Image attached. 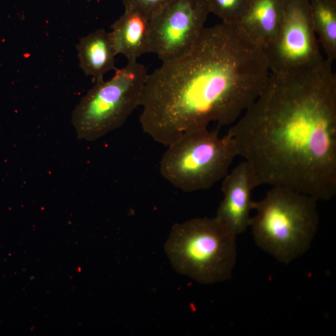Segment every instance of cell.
Masks as SVG:
<instances>
[{
  "label": "cell",
  "mask_w": 336,
  "mask_h": 336,
  "mask_svg": "<svg viewBox=\"0 0 336 336\" xmlns=\"http://www.w3.org/2000/svg\"><path fill=\"white\" fill-rule=\"evenodd\" d=\"M313 68L270 73L265 87L230 127L238 157L258 186L294 189L317 201L336 194V76Z\"/></svg>",
  "instance_id": "cell-1"
},
{
  "label": "cell",
  "mask_w": 336,
  "mask_h": 336,
  "mask_svg": "<svg viewBox=\"0 0 336 336\" xmlns=\"http://www.w3.org/2000/svg\"><path fill=\"white\" fill-rule=\"evenodd\" d=\"M270 74L263 48L238 25L205 28L189 54L148 74L139 102L141 128L168 146L210 124H234Z\"/></svg>",
  "instance_id": "cell-2"
},
{
  "label": "cell",
  "mask_w": 336,
  "mask_h": 336,
  "mask_svg": "<svg viewBox=\"0 0 336 336\" xmlns=\"http://www.w3.org/2000/svg\"><path fill=\"white\" fill-rule=\"evenodd\" d=\"M317 201L287 187L272 186L253 201L251 227L258 247L280 262L289 264L310 248L318 229Z\"/></svg>",
  "instance_id": "cell-3"
},
{
  "label": "cell",
  "mask_w": 336,
  "mask_h": 336,
  "mask_svg": "<svg viewBox=\"0 0 336 336\" xmlns=\"http://www.w3.org/2000/svg\"><path fill=\"white\" fill-rule=\"evenodd\" d=\"M236 237L215 217L194 218L172 227L165 250L179 274L201 284H214L232 277Z\"/></svg>",
  "instance_id": "cell-4"
},
{
  "label": "cell",
  "mask_w": 336,
  "mask_h": 336,
  "mask_svg": "<svg viewBox=\"0 0 336 336\" xmlns=\"http://www.w3.org/2000/svg\"><path fill=\"white\" fill-rule=\"evenodd\" d=\"M148 75L145 66L134 60L117 69L110 80L97 79L72 114L79 140H99L123 126L139 107Z\"/></svg>",
  "instance_id": "cell-5"
},
{
  "label": "cell",
  "mask_w": 336,
  "mask_h": 336,
  "mask_svg": "<svg viewBox=\"0 0 336 336\" xmlns=\"http://www.w3.org/2000/svg\"><path fill=\"white\" fill-rule=\"evenodd\" d=\"M160 162L162 176L175 188L191 193L212 188L229 173L238 157L229 134L199 129L168 145Z\"/></svg>",
  "instance_id": "cell-6"
},
{
  "label": "cell",
  "mask_w": 336,
  "mask_h": 336,
  "mask_svg": "<svg viewBox=\"0 0 336 336\" xmlns=\"http://www.w3.org/2000/svg\"><path fill=\"white\" fill-rule=\"evenodd\" d=\"M314 30L310 0H285V13L277 37L263 48L270 73L306 70L325 61Z\"/></svg>",
  "instance_id": "cell-7"
},
{
  "label": "cell",
  "mask_w": 336,
  "mask_h": 336,
  "mask_svg": "<svg viewBox=\"0 0 336 336\" xmlns=\"http://www.w3.org/2000/svg\"><path fill=\"white\" fill-rule=\"evenodd\" d=\"M210 14L207 0H174L150 21L151 52L163 62L186 56L198 42Z\"/></svg>",
  "instance_id": "cell-8"
},
{
  "label": "cell",
  "mask_w": 336,
  "mask_h": 336,
  "mask_svg": "<svg viewBox=\"0 0 336 336\" xmlns=\"http://www.w3.org/2000/svg\"><path fill=\"white\" fill-rule=\"evenodd\" d=\"M257 187L255 172L245 160L223 179L224 198L215 217L235 236L250 227L253 204L252 194Z\"/></svg>",
  "instance_id": "cell-9"
},
{
  "label": "cell",
  "mask_w": 336,
  "mask_h": 336,
  "mask_svg": "<svg viewBox=\"0 0 336 336\" xmlns=\"http://www.w3.org/2000/svg\"><path fill=\"white\" fill-rule=\"evenodd\" d=\"M285 7V0H251L237 25L252 42L263 49L277 37Z\"/></svg>",
  "instance_id": "cell-10"
},
{
  "label": "cell",
  "mask_w": 336,
  "mask_h": 336,
  "mask_svg": "<svg viewBox=\"0 0 336 336\" xmlns=\"http://www.w3.org/2000/svg\"><path fill=\"white\" fill-rule=\"evenodd\" d=\"M111 29L110 38L117 55L134 61L151 52L150 20L142 14L125 9Z\"/></svg>",
  "instance_id": "cell-11"
},
{
  "label": "cell",
  "mask_w": 336,
  "mask_h": 336,
  "mask_svg": "<svg viewBox=\"0 0 336 336\" xmlns=\"http://www.w3.org/2000/svg\"><path fill=\"white\" fill-rule=\"evenodd\" d=\"M79 65L86 76L97 80L104 78L110 71H116L115 56L117 54L110 33L98 29L82 38L77 45Z\"/></svg>",
  "instance_id": "cell-12"
},
{
  "label": "cell",
  "mask_w": 336,
  "mask_h": 336,
  "mask_svg": "<svg viewBox=\"0 0 336 336\" xmlns=\"http://www.w3.org/2000/svg\"><path fill=\"white\" fill-rule=\"evenodd\" d=\"M314 30L326 59H336V0H310Z\"/></svg>",
  "instance_id": "cell-13"
},
{
  "label": "cell",
  "mask_w": 336,
  "mask_h": 336,
  "mask_svg": "<svg viewBox=\"0 0 336 336\" xmlns=\"http://www.w3.org/2000/svg\"><path fill=\"white\" fill-rule=\"evenodd\" d=\"M210 13L222 23L238 25L248 8L251 0H207Z\"/></svg>",
  "instance_id": "cell-14"
},
{
  "label": "cell",
  "mask_w": 336,
  "mask_h": 336,
  "mask_svg": "<svg viewBox=\"0 0 336 336\" xmlns=\"http://www.w3.org/2000/svg\"><path fill=\"white\" fill-rule=\"evenodd\" d=\"M174 0H123L125 9H133L150 21L162 13Z\"/></svg>",
  "instance_id": "cell-15"
},
{
  "label": "cell",
  "mask_w": 336,
  "mask_h": 336,
  "mask_svg": "<svg viewBox=\"0 0 336 336\" xmlns=\"http://www.w3.org/2000/svg\"><path fill=\"white\" fill-rule=\"evenodd\" d=\"M85 1L87 2H90L91 1H92V0H85Z\"/></svg>",
  "instance_id": "cell-16"
}]
</instances>
